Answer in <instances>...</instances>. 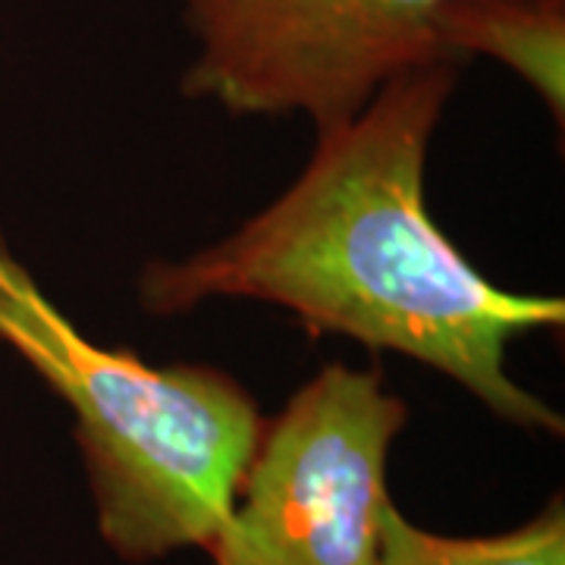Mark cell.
<instances>
[{
    "label": "cell",
    "instance_id": "obj_1",
    "mask_svg": "<svg viewBox=\"0 0 565 565\" xmlns=\"http://www.w3.org/2000/svg\"><path fill=\"white\" fill-rule=\"evenodd\" d=\"M462 63L384 85L359 117L318 132L296 182L255 217L180 262H148L151 318L214 299L277 305L337 333L440 371L503 422L563 437L556 408L509 377V343L563 327L565 302L503 289L452 245L424 202L430 139Z\"/></svg>",
    "mask_w": 565,
    "mask_h": 565
},
{
    "label": "cell",
    "instance_id": "obj_3",
    "mask_svg": "<svg viewBox=\"0 0 565 565\" xmlns=\"http://www.w3.org/2000/svg\"><path fill=\"white\" fill-rule=\"evenodd\" d=\"M408 408L381 371L321 367L292 393L245 468L214 565H377L386 462Z\"/></svg>",
    "mask_w": 565,
    "mask_h": 565
},
{
    "label": "cell",
    "instance_id": "obj_2",
    "mask_svg": "<svg viewBox=\"0 0 565 565\" xmlns=\"http://www.w3.org/2000/svg\"><path fill=\"white\" fill-rule=\"evenodd\" d=\"M0 345L70 405L104 544L129 563L211 546L267 422L236 377L95 343L3 236Z\"/></svg>",
    "mask_w": 565,
    "mask_h": 565
},
{
    "label": "cell",
    "instance_id": "obj_5",
    "mask_svg": "<svg viewBox=\"0 0 565 565\" xmlns=\"http://www.w3.org/2000/svg\"><path fill=\"white\" fill-rule=\"evenodd\" d=\"M437 39L452 61L478 54L503 63L563 122L565 0H446Z\"/></svg>",
    "mask_w": 565,
    "mask_h": 565
},
{
    "label": "cell",
    "instance_id": "obj_4",
    "mask_svg": "<svg viewBox=\"0 0 565 565\" xmlns=\"http://www.w3.org/2000/svg\"><path fill=\"white\" fill-rule=\"evenodd\" d=\"M444 3L180 0L195 41L182 95L233 117H305L318 136L359 117L393 79L452 61L437 39Z\"/></svg>",
    "mask_w": 565,
    "mask_h": 565
},
{
    "label": "cell",
    "instance_id": "obj_6",
    "mask_svg": "<svg viewBox=\"0 0 565 565\" xmlns=\"http://www.w3.org/2000/svg\"><path fill=\"white\" fill-rule=\"evenodd\" d=\"M377 565H565V509L556 497L525 525L490 537H446L412 525L390 503Z\"/></svg>",
    "mask_w": 565,
    "mask_h": 565
}]
</instances>
